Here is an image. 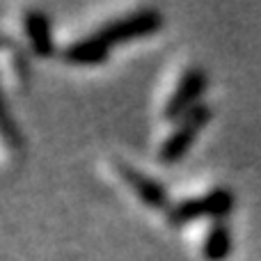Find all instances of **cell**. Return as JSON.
Listing matches in <instances>:
<instances>
[{
  "mask_svg": "<svg viewBox=\"0 0 261 261\" xmlns=\"http://www.w3.org/2000/svg\"><path fill=\"white\" fill-rule=\"evenodd\" d=\"M163 23H165V18H163V14L158 9L144 7V9H138V12H130L122 18H115V21L106 23L94 35L103 44L115 46V44H126V41L153 35V32H158L163 28Z\"/></svg>",
  "mask_w": 261,
  "mask_h": 261,
  "instance_id": "obj_1",
  "label": "cell"
},
{
  "mask_svg": "<svg viewBox=\"0 0 261 261\" xmlns=\"http://www.w3.org/2000/svg\"><path fill=\"white\" fill-rule=\"evenodd\" d=\"M234 208V195L225 188H216L208 195L195 199H184V202L174 204L170 208V222L172 225H186L190 220L197 218H216V222H220L222 218H227Z\"/></svg>",
  "mask_w": 261,
  "mask_h": 261,
  "instance_id": "obj_2",
  "label": "cell"
},
{
  "mask_svg": "<svg viewBox=\"0 0 261 261\" xmlns=\"http://www.w3.org/2000/svg\"><path fill=\"white\" fill-rule=\"evenodd\" d=\"M208 122H211V108H208V106H197L195 110H190V113L179 122V126H176L174 133H170V138L163 142L161 153H158L161 161L163 163H176L179 158H184Z\"/></svg>",
  "mask_w": 261,
  "mask_h": 261,
  "instance_id": "obj_3",
  "label": "cell"
},
{
  "mask_svg": "<svg viewBox=\"0 0 261 261\" xmlns=\"http://www.w3.org/2000/svg\"><path fill=\"white\" fill-rule=\"evenodd\" d=\"M206 73L199 67H193L181 76L176 90L172 92L170 101L165 103V119H184L190 110H195L199 103V96L206 90Z\"/></svg>",
  "mask_w": 261,
  "mask_h": 261,
  "instance_id": "obj_4",
  "label": "cell"
},
{
  "mask_svg": "<svg viewBox=\"0 0 261 261\" xmlns=\"http://www.w3.org/2000/svg\"><path fill=\"white\" fill-rule=\"evenodd\" d=\"M124 181L128 184V188L142 199V204H147L149 208H167L170 206V197H167V190L158 184L156 179L142 174V172L133 170V167L122 165L119 167Z\"/></svg>",
  "mask_w": 261,
  "mask_h": 261,
  "instance_id": "obj_5",
  "label": "cell"
},
{
  "mask_svg": "<svg viewBox=\"0 0 261 261\" xmlns=\"http://www.w3.org/2000/svg\"><path fill=\"white\" fill-rule=\"evenodd\" d=\"M23 28L28 32L30 46L39 58H50L55 50L53 30H50V18L41 9H25L23 14Z\"/></svg>",
  "mask_w": 261,
  "mask_h": 261,
  "instance_id": "obj_6",
  "label": "cell"
},
{
  "mask_svg": "<svg viewBox=\"0 0 261 261\" xmlns=\"http://www.w3.org/2000/svg\"><path fill=\"white\" fill-rule=\"evenodd\" d=\"M110 46L103 44L96 35H90L85 39H78L73 44H69L62 50V60L71 64H101L108 60Z\"/></svg>",
  "mask_w": 261,
  "mask_h": 261,
  "instance_id": "obj_7",
  "label": "cell"
},
{
  "mask_svg": "<svg viewBox=\"0 0 261 261\" xmlns=\"http://www.w3.org/2000/svg\"><path fill=\"white\" fill-rule=\"evenodd\" d=\"M231 252V229L225 222H216L208 229L206 241H204V257L206 261H225Z\"/></svg>",
  "mask_w": 261,
  "mask_h": 261,
  "instance_id": "obj_8",
  "label": "cell"
},
{
  "mask_svg": "<svg viewBox=\"0 0 261 261\" xmlns=\"http://www.w3.org/2000/svg\"><path fill=\"white\" fill-rule=\"evenodd\" d=\"M0 138H3V142L12 149H18L21 142H23L16 122H14L12 113H9L7 101H5V96H3V92H0Z\"/></svg>",
  "mask_w": 261,
  "mask_h": 261,
  "instance_id": "obj_9",
  "label": "cell"
}]
</instances>
